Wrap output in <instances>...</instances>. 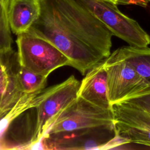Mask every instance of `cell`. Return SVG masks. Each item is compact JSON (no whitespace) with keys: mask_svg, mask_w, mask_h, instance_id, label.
Listing matches in <instances>:
<instances>
[{"mask_svg":"<svg viewBox=\"0 0 150 150\" xmlns=\"http://www.w3.org/2000/svg\"><path fill=\"white\" fill-rule=\"evenodd\" d=\"M40 12V0H8V22L11 31L16 35L28 30Z\"/></svg>","mask_w":150,"mask_h":150,"instance_id":"10","label":"cell"},{"mask_svg":"<svg viewBox=\"0 0 150 150\" xmlns=\"http://www.w3.org/2000/svg\"><path fill=\"white\" fill-rule=\"evenodd\" d=\"M77 96L101 108L111 109L108 96L104 59L85 74L84 77L80 82Z\"/></svg>","mask_w":150,"mask_h":150,"instance_id":"9","label":"cell"},{"mask_svg":"<svg viewBox=\"0 0 150 150\" xmlns=\"http://www.w3.org/2000/svg\"><path fill=\"white\" fill-rule=\"evenodd\" d=\"M112 33L129 45L146 47L150 36L134 19L121 12L117 5L104 0H76Z\"/></svg>","mask_w":150,"mask_h":150,"instance_id":"4","label":"cell"},{"mask_svg":"<svg viewBox=\"0 0 150 150\" xmlns=\"http://www.w3.org/2000/svg\"><path fill=\"white\" fill-rule=\"evenodd\" d=\"M16 76L18 86L24 94H31L43 90L47 84V77L36 74L19 64Z\"/></svg>","mask_w":150,"mask_h":150,"instance_id":"13","label":"cell"},{"mask_svg":"<svg viewBox=\"0 0 150 150\" xmlns=\"http://www.w3.org/2000/svg\"><path fill=\"white\" fill-rule=\"evenodd\" d=\"M16 42L19 64L36 74L47 77L54 70L70 64L54 45L31 28L18 35Z\"/></svg>","mask_w":150,"mask_h":150,"instance_id":"2","label":"cell"},{"mask_svg":"<svg viewBox=\"0 0 150 150\" xmlns=\"http://www.w3.org/2000/svg\"><path fill=\"white\" fill-rule=\"evenodd\" d=\"M111 124V109L101 108L77 96L55 117L44 137Z\"/></svg>","mask_w":150,"mask_h":150,"instance_id":"7","label":"cell"},{"mask_svg":"<svg viewBox=\"0 0 150 150\" xmlns=\"http://www.w3.org/2000/svg\"><path fill=\"white\" fill-rule=\"evenodd\" d=\"M11 54H0V105L13 104L25 94L18 86Z\"/></svg>","mask_w":150,"mask_h":150,"instance_id":"11","label":"cell"},{"mask_svg":"<svg viewBox=\"0 0 150 150\" xmlns=\"http://www.w3.org/2000/svg\"><path fill=\"white\" fill-rule=\"evenodd\" d=\"M44 137L38 145L46 149H105L121 144L114 124Z\"/></svg>","mask_w":150,"mask_h":150,"instance_id":"6","label":"cell"},{"mask_svg":"<svg viewBox=\"0 0 150 150\" xmlns=\"http://www.w3.org/2000/svg\"><path fill=\"white\" fill-rule=\"evenodd\" d=\"M117 135L127 144L150 147V112L128 101L111 105Z\"/></svg>","mask_w":150,"mask_h":150,"instance_id":"8","label":"cell"},{"mask_svg":"<svg viewBox=\"0 0 150 150\" xmlns=\"http://www.w3.org/2000/svg\"><path fill=\"white\" fill-rule=\"evenodd\" d=\"M16 103L13 104L0 105V121L2 119H3L9 112V111L13 108V107L15 106V105L16 104Z\"/></svg>","mask_w":150,"mask_h":150,"instance_id":"17","label":"cell"},{"mask_svg":"<svg viewBox=\"0 0 150 150\" xmlns=\"http://www.w3.org/2000/svg\"><path fill=\"white\" fill-rule=\"evenodd\" d=\"M125 101H129L150 112V91L137 96Z\"/></svg>","mask_w":150,"mask_h":150,"instance_id":"15","label":"cell"},{"mask_svg":"<svg viewBox=\"0 0 150 150\" xmlns=\"http://www.w3.org/2000/svg\"><path fill=\"white\" fill-rule=\"evenodd\" d=\"M104 64L111 105L150 91V85L120 55L118 49L104 59Z\"/></svg>","mask_w":150,"mask_h":150,"instance_id":"5","label":"cell"},{"mask_svg":"<svg viewBox=\"0 0 150 150\" xmlns=\"http://www.w3.org/2000/svg\"><path fill=\"white\" fill-rule=\"evenodd\" d=\"M7 4L8 0L0 2V54L12 52V39L8 18Z\"/></svg>","mask_w":150,"mask_h":150,"instance_id":"14","label":"cell"},{"mask_svg":"<svg viewBox=\"0 0 150 150\" xmlns=\"http://www.w3.org/2000/svg\"><path fill=\"white\" fill-rule=\"evenodd\" d=\"M5 1V0H0V2L1 3H2V2H4Z\"/></svg>","mask_w":150,"mask_h":150,"instance_id":"18","label":"cell"},{"mask_svg":"<svg viewBox=\"0 0 150 150\" xmlns=\"http://www.w3.org/2000/svg\"><path fill=\"white\" fill-rule=\"evenodd\" d=\"M31 27L54 45L82 75L111 53V32L76 0H40Z\"/></svg>","mask_w":150,"mask_h":150,"instance_id":"1","label":"cell"},{"mask_svg":"<svg viewBox=\"0 0 150 150\" xmlns=\"http://www.w3.org/2000/svg\"><path fill=\"white\" fill-rule=\"evenodd\" d=\"M110 2L117 5H137L146 8L150 3V0H104Z\"/></svg>","mask_w":150,"mask_h":150,"instance_id":"16","label":"cell"},{"mask_svg":"<svg viewBox=\"0 0 150 150\" xmlns=\"http://www.w3.org/2000/svg\"><path fill=\"white\" fill-rule=\"evenodd\" d=\"M80 84L72 75L65 81L45 89L42 100L35 107V127L26 149H35L55 117L77 97Z\"/></svg>","mask_w":150,"mask_h":150,"instance_id":"3","label":"cell"},{"mask_svg":"<svg viewBox=\"0 0 150 150\" xmlns=\"http://www.w3.org/2000/svg\"><path fill=\"white\" fill-rule=\"evenodd\" d=\"M117 49L120 55L150 85V48L128 45Z\"/></svg>","mask_w":150,"mask_h":150,"instance_id":"12","label":"cell"}]
</instances>
